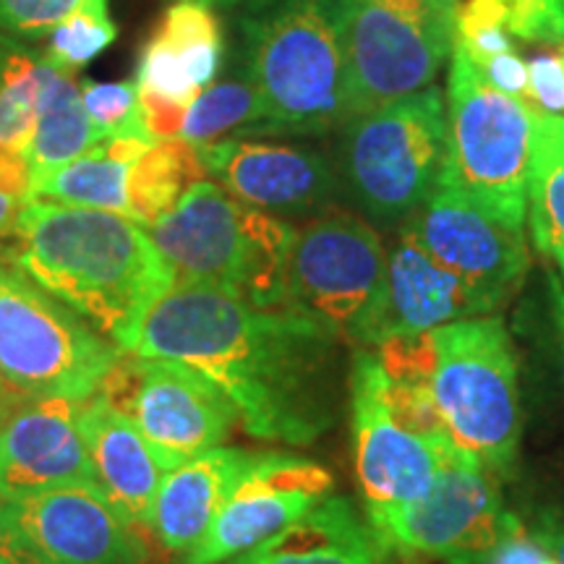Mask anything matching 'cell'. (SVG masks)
Wrapping results in <instances>:
<instances>
[{
  "label": "cell",
  "instance_id": "obj_1",
  "mask_svg": "<svg viewBox=\"0 0 564 564\" xmlns=\"http://www.w3.org/2000/svg\"><path fill=\"white\" fill-rule=\"evenodd\" d=\"M335 345L327 329L291 308L175 282L131 352L192 366L230 400L246 434L312 444L335 421Z\"/></svg>",
  "mask_w": 564,
  "mask_h": 564
},
{
  "label": "cell",
  "instance_id": "obj_2",
  "mask_svg": "<svg viewBox=\"0 0 564 564\" xmlns=\"http://www.w3.org/2000/svg\"><path fill=\"white\" fill-rule=\"evenodd\" d=\"M3 262L131 352L141 324L175 285L144 225L123 215L30 199Z\"/></svg>",
  "mask_w": 564,
  "mask_h": 564
},
{
  "label": "cell",
  "instance_id": "obj_3",
  "mask_svg": "<svg viewBox=\"0 0 564 564\" xmlns=\"http://www.w3.org/2000/svg\"><path fill=\"white\" fill-rule=\"evenodd\" d=\"M241 30L246 79L264 108L253 133L322 137L345 123L340 0H259Z\"/></svg>",
  "mask_w": 564,
  "mask_h": 564
},
{
  "label": "cell",
  "instance_id": "obj_4",
  "mask_svg": "<svg viewBox=\"0 0 564 564\" xmlns=\"http://www.w3.org/2000/svg\"><path fill=\"white\" fill-rule=\"evenodd\" d=\"M175 280L209 285L262 308H288V259L295 228L204 178L152 223Z\"/></svg>",
  "mask_w": 564,
  "mask_h": 564
},
{
  "label": "cell",
  "instance_id": "obj_5",
  "mask_svg": "<svg viewBox=\"0 0 564 564\" xmlns=\"http://www.w3.org/2000/svg\"><path fill=\"white\" fill-rule=\"evenodd\" d=\"M429 398L447 440L481 460L494 476L518 460L520 411L518 352L499 316H476L432 329Z\"/></svg>",
  "mask_w": 564,
  "mask_h": 564
},
{
  "label": "cell",
  "instance_id": "obj_6",
  "mask_svg": "<svg viewBox=\"0 0 564 564\" xmlns=\"http://www.w3.org/2000/svg\"><path fill=\"white\" fill-rule=\"evenodd\" d=\"M531 173V105L494 89L460 47L447 79V154L440 181L491 220L523 232Z\"/></svg>",
  "mask_w": 564,
  "mask_h": 564
},
{
  "label": "cell",
  "instance_id": "obj_7",
  "mask_svg": "<svg viewBox=\"0 0 564 564\" xmlns=\"http://www.w3.org/2000/svg\"><path fill=\"white\" fill-rule=\"evenodd\" d=\"M447 154V97L436 87L345 123V186L364 217L403 228L434 194Z\"/></svg>",
  "mask_w": 564,
  "mask_h": 564
},
{
  "label": "cell",
  "instance_id": "obj_8",
  "mask_svg": "<svg viewBox=\"0 0 564 564\" xmlns=\"http://www.w3.org/2000/svg\"><path fill=\"white\" fill-rule=\"evenodd\" d=\"M460 0H340L345 123L434 87Z\"/></svg>",
  "mask_w": 564,
  "mask_h": 564
},
{
  "label": "cell",
  "instance_id": "obj_9",
  "mask_svg": "<svg viewBox=\"0 0 564 564\" xmlns=\"http://www.w3.org/2000/svg\"><path fill=\"white\" fill-rule=\"evenodd\" d=\"M121 348L17 267L0 262V379L26 398L89 400Z\"/></svg>",
  "mask_w": 564,
  "mask_h": 564
},
{
  "label": "cell",
  "instance_id": "obj_10",
  "mask_svg": "<svg viewBox=\"0 0 564 564\" xmlns=\"http://www.w3.org/2000/svg\"><path fill=\"white\" fill-rule=\"evenodd\" d=\"M95 394L139 429L165 470L220 447L238 423L236 408L207 377L167 358L123 350Z\"/></svg>",
  "mask_w": 564,
  "mask_h": 564
},
{
  "label": "cell",
  "instance_id": "obj_11",
  "mask_svg": "<svg viewBox=\"0 0 564 564\" xmlns=\"http://www.w3.org/2000/svg\"><path fill=\"white\" fill-rule=\"evenodd\" d=\"M350 421L366 518L411 505L432 489L455 453L447 436L426 434L400 415L390 382L371 348H358L350 369Z\"/></svg>",
  "mask_w": 564,
  "mask_h": 564
},
{
  "label": "cell",
  "instance_id": "obj_12",
  "mask_svg": "<svg viewBox=\"0 0 564 564\" xmlns=\"http://www.w3.org/2000/svg\"><path fill=\"white\" fill-rule=\"evenodd\" d=\"M387 249L361 215L329 209L295 230L288 259V308L335 340H348L377 293Z\"/></svg>",
  "mask_w": 564,
  "mask_h": 564
},
{
  "label": "cell",
  "instance_id": "obj_13",
  "mask_svg": "<svg viewBox=\"0 0 564 564\" xmlns=\"http://www.w3.org/2000/svg\"><path fill=\"white\" fill-rule=\"evenodd\" d=\"M3 564H141L139 535L97 484L0 502Z\"/></svg>",
  "mask_w": 564,
  "mask_h": 564
},
{
  "label": "cell",
  "instance_id": "obj_14",
  "mask_svg": "<svg viewBox=\"0 0 564 564\" xmlns=\"http://www.w3.org/2000/svg\"><path fill=\"white\" fill-rule=\"evenodd\" d=\"M507 518L491 470L455 449L421 499L366 520L387 549L455 564L497 544Z\"/></svg>",
  "mask_w": 564,
  "mask_h": 564
},
{
  "label": "cell",
  "instance_id": "obj_15",
  "mask_svg": "<svg viewBox=\"0 0 564 564\" xmlns=\"http://www.w3.org/2000/svg\"><path fill=\"white\" fill-rule=\"evenodd\" d=\"M400 232L460 278L491 314L523 288L531 267L525 232L491 220L468 196L442 181Z\"/></svg>",
  "mask_w": 564,
  "mask_h": 564
},
{
  "label": "cell",
  "instance_id": "obj_16",
  "mask_svg": "<svg viewBox=\"0 0 564 564\" xmlns=\"http://www.w3.org/2000/svg\"><path fill=\"white\" fill-rule=\"evenodd\" d=\"M333 486V474L308 457L259 453L183 564H223L249 552L322 505Z\"/></svg>",
  "mask_w": 564,
  "mask_h": 564
},
{
  "label": "cell",
  "instance_id": "obj_17",
  "mask_svg": "<svg viewBox=\"0 0 564 564\" xmlns=\"http://www.w3.org/2000/svg\"><path fill=\"white\" fill-rule=\"evenodd\" d=\"M494 316L491 308L460 278L436 264L413 238H400L387 251V264L377 293L350 343L358 348H379L403 335H421L447 324Z\"/></svg>",
  "mask_w": 564,
  "mask_h": 564
},
{
  "label": "cell",
  "instance_id": "obj_18",
  "mask_svg": "<svg viewBox=\"0 0 564 564\" xmlns=\"http://www.w3.org/2000/svg\"><path fill=\"white\" fill-rule=\"evenodd\" d=\"M84 400L21 398L0 423V502L97 484L82 434Z\"/></svg>",
  "mask_w": 564,
  "mask_h": 564
},
{
  "label": "cell",
  "instance_id": "obj_19",
  "mask_svg": "<svg viewBox=\"0 0 564 564\" xmlns=\"http://www.w3.org/2000/svg\"><path fill=\"white\" fill-rule=\"evenodd\" d=\"M215 183L274 217H308L329 212L337 178L324 154L295 144L230 137L199 147Z\"/></svg>",
  "mask_w": 564,
  "mask_h": 564
},
{
  "label": "cell",
  "instance_id": "obj_20",
  "mask_svg": "<svg viewBox=\"0 0 564 564\" xmlns=\"http://www.w3.org/2000/svg\"><path fill=\"white\" fill-rule=\"evenodd\" d=\"M225 61V32L215 9L199 0H173L141 47L137 87L192 105L215 84Z\"/></svg>",
  "mask_w": 564,
  "mask_h": 564
},
{
  "label": "cell",
  "instance_id": "obj_21",
  "mask_svg": "<svg viewBox=\"0 0 564 564\" xmlns=\"http://www.w3.org/2000/svg\"><path fill=\"white\" fill-rule=\"evenodd\" d=\"M82 434L95 465L97 486L108 502L131 528H150L154 499L167 470L139 429L100 394H91L82 408Z\"/></svg>",
  "mask_w": 564,
  "mask_h": 564
},
{
  "label": "cell",
  "instance_id": "obj_22",
  "mask_svg": "<svg viewBox=\"0 0 564 564\" xmlns=\"http://www.w3.org/2000/svg\"><path fill=\"white\" fill-rule=\"evenodd\" d=\"M259 453L215 447L162 478L150 528L167 552L188 554L215 523L228 497Z\"/></svg>",
  "mask_w": 564,
  "mask_h": 564
},
{
  "label": "cell",
  "instance_id": "obj_23",
  "mask_svg": "<svg viewBox=\"0 0 564 564\" xmlns=\"http://www.w3.org/2000/svg\"><path fill=\"white\" fill-rule=\"evenodd\" d=\"M387 552L348 497H327L293 525L223 564H382Z\"/></svg>",
  "mask_w": 564,
  "mask_h": 564
},
{
  "label": "cell",
  "instance_id": "obj_24",
  "mask_svg": "<svg viewBox=\"0 0 564 564\" xmlns=\"http://www.w3.org/2000/svg\"><path fill=\"white\" fill-rule=\"evenodd\" d=\"M100 141L102 133L89 121L74 70L53 66L42 55L37 66V112L32 141L26 147L32 173L66 165Z\"/></svg>",
  "mask_w": 564,
  "mask_h": 564
},
{
  "label": "cell",
  "instance_id": "obj_25",
  "mask_svg": "<svg viewBox=\"0 0 564 564\" xmlns=\"http://www.w3.org/2000/svg\"><path fill=\"white\" fill-rule=\"evenodd\" d=\"M131 167L129 162L112 158L108 147L100 141L66 165L32 173V199L112 212V215H123L131 220Z\"/></svg>",
  "mask_w": 564,
  "mask_h": 564
},
{
  "label": "cell",
  "instance_id": "obj_26",
  "mask_svg": "<svg viewBox=\"0 0 564 564\" xmlns=\"http://www.w3.org/2000/svg\"><path fill=\"white\" fill-rule=\"evenodd\" d=\"M528 223L535 251L552 253L564 241V116L531 108Z\"/></svg>",
  "mask_w": 564,
  "mask_h": 564
},
{
  "label": "cell",
  "instance_id": "obj_27",
  "mask_svg": "<svg viewBox=\"0 0 564 564\" xmlns=\"http://www.w3.org/2000/svg\"><path fill=\"white\" fill-rule=\"evenodd\" d=\"M535 42H552V37L531 0H465L457 6L455 47L474 66Z\"/></svg>",
  "mask_w": 564,
  "mask_h": 564
},
{
  "label": "cell",
  "instance_id": "obj_28",
  "mask_svg": "<svg viewBox=\"0 0 564 564\" xmlns=\"http://www.w3.org/2000/svg\"><path fill=\"white\" fill-rule=\"evenodd\" d=\"M209 178L199 147L183 139L152 144L131 167V220L150 228L175 207L194 183Z\"/></svg>",
  "mask_w": 564,
  "mask_h": 564
},
{
  "label": "cell",
  "instance_id": "obj_29",
  "mask_svg": "<svg viewBox=\"0 0 564 564\" xmlns=\"http://www.w3.org/2000/svg\"><path fill=\"white\" fill-rule=\"evenodd\" d=\"M264 123V108L249 79H223L209 84L192 102L181 139L194 147H207L249 133Z\"/></svg>",
  "mask_w": 564,
  "mask_h": 564
},
{
  "label": "cell",
  "instance_id": "obj_30",
  "mask_svg": "<svg viewBox=\"0 0 564 564\" xmlns=\"http://www.w3.org/2000/svg\"><path fill=\"white\" fill-rule=\"evenodd\" d=\"M42 55L0 40V144L26 154L37 112V66Z\"/></svg>",
  "mask_w": 564,
  "mask_h": 564
},
{
  "label": "cell",
  "instance_id": "obj_31",
  "mask_svg": "<svg viewBox=\"0 0 564 564\" xmlns=\"http://www.w3.org/2000/svg\"><path fill=\"white\" fill-rule=\"evenodd\" d=\"M118 37L110 11H82L63 21L51 32L45 61L53 66L76 70L100 58Z\"/></svg>",
  "mask_w": 564,
  "mask_h": 564
},
{
  "label": "cell",
  "instance_id": "obj_32",
  "mask_svg": "<svg viewBox=\"0 0 564 564\" xmlns=\"http://www.w3.org/2000/svg\"><path fill=\"white\" fill-rule=\"evenodd\" d=\"M110 0H0V32L45 37L82 11H108Z\"/></svg>",
  "mask_w": 564,
  "mask_h": 564
},
{
  "label": "cell",
  "instance_id": "obj_33",
  "mask_svg": "<svg viewBox=\"0 0 564 564\" xmlns=\"http://www.w3.org/2000/svg\"><path fill=\"white\" fill-rule=\"evenodd\" d=\"M82 102L89 121L105 137H116L137 129L139 91L133 82H82ZM141 133V131H139Z\"/></svg>",
  "mask_w": 564,
  "mask_h": 564
},
{
  "label": "cell",
  "instance_id": "obj_34",
  "mask_svg": "<svg viewBox=\"0 0 564 564\" xmlns=\"http://www.w3.org/2000/svg\"><path fill=\"white\" fill-rule=\"evenodd\" d=\"M528 105L541 112L564 116V42H535L528 58Z\"/></svg>",
  "mask_w": 564,
  "mask_h": 564
},
{
  "label": "cell",
  "instance_id": "obj_35",
  "mask_svg": "<svg viewBox=\"0 0 564 564\" xmlns=\"http://www.w3.org/2000/svg\"><path fill=\"white\" fill-rule=\"evenodd\" d=\"M32 199V165L26 154L0 144V243L17 230L21 212Z\"/></svg>",
  "mask_w": 564,
  "mask_h": 564
},
{
  "label": "cell",
  "instance_id": "obj_36",
  "mask_svg": "<svg viewBox=\"0 0 564 564\" xmlns=\"http://www.w3.org/2000/svg\"><path fill=\"white\" fill-rule=\"evenodd\" d=\"M137 91H139L137 129L141 131V137L150 141V144L181 139L183 126H186L188 108H192V105L171 100V97H162L152 89L137 87Z\"/></svg>",
  "mask_w": 564,
  "mask_h": 564
},
{
  "label": "cell",
  "instance_id": "obj_37",
  "mask_svg": "<svg viewBox=\"0 0 564 564\" xmlns=\"http://www.w3.org/2000/svg\"><path fill=\"white\" fill-rule=\"evenodd\" d=\"M544 560L546 549L541 546V541L528 533L525 525L510 512L497 544L481 554L468 556V560L455 564H544Z\"/></svg>",
  "mask_w": 564,
  "mask_h": 564
},
{
  "label": "cell",
  "instance_id": "obj_38",
  "mask_svg": "<svg viewBox=\"0 0 564 564\" xmlns=\"http://www.w3.org/2000/svg\"><path fill=\"white\" fill-rule=\"evenodd\" d=\"M476 70L491 84L494 89L505 91V95H510V97H514V100L528 105V91H531V84H528V61L523 58V53L520 51L497 55V58L476 66Z\"/></svg>",
  "mask_w": 564,
  "mask_h": 564
},
{
  "label": "cell",
  "instance_id": "obj_39",
  "mask_svg": "<svg viewBox=\"0 0 564 564\" xmlns=\"http://www.w3.org/2000/svg\"><path fill=\"white\" fill-rule=\"evenodd\" d=\"M544 19L552 42H564V0H531Z\"/></svg>",
  "mask_w": 564,
  "mask_h": 564
},
{
  "label": "cell",
  "instance_id": "obj_40",
  "mask_svg": "<svg viewBox=\"0 0 564 564\" xmlns=\"http://www.w3.org/2000/svg\"><path fill=\"white\" fill-rule=\"evenodd\" d=\"M549 291H552L554 322H556V333H560V343H562V369H564V285L554 272H549Z\"/></svg>",
  "mask_w": 564,
  "mask_h": 564
},
{
  "label": "cell",
  "instance_id": "obj_41",
  "mask_svg": "<svg viewBox=\"0 0 564 564\" xmlns=\"http://www.w3.org/2000/svg\"><path fill=\"white\" fill-rule=\"evenodd\" d=\"M535 539L541 541V546L552 554V560L556 564H564V523H554L549 525L544 533H539Z\"/></svg>",
  "mask_w": 564,
  "mask_h": 564
},
{
  "label": "cell",
  "instance_id": "obj_42",
  "mask_svg": "<svg viewBox=\"0 0 564 564\" xmlns=\"http://www.w3.org/2000/svg\"><path fill=\"white\" fill-rule=\"evenodd\" d=\"M21 398H26V394H21V392H17L13 390L11 384H6L3 379H0V423H3V419L6 415H9V411L13 405L19 403Z\"/></svg>",
  "mask_w": 564,
  "mask_h": 564
},
{
  "label": "cell",
  "instance_id": "obj_43",
  "mask_svg": "<svg viewBox=\"0 0 564 564\" xmlns=\"http://www.w3.org/2000/svg\"><path fill=\"white\" fill-rule=\"evenodd\" d=\"M199 3L209 6V9H230V6H238V3H246V0H199Z\"/></svg>",
  "mask_w": 564,
  "mask_h": 564
},
{
  "label": "cell",
  "instance_id": "obj_44",
  "mask_svg": "<svg viewBox=\"0 0 564 564\" xmlns=\"http://www.w3.org/2000/svg\"><path fill=\"white\" fill-rule=\"evenodd\" d=\"M549 257L554 259L556 262V267H560V272H562V278H564V241L562 243H556L554 249H552V253H549Z\"/></svg>",
  "mask_w": 564,
  "mask_h": 564
},
{
  "label": "cell",
  "instance_id": "obj_45",
  "mask_svg": "<svg viewBox=\"0 0 564 564\" xmlns=\"http://www.w3.org/2000/svg\"><path fill=\"white\" fill-rule=\"evenodd\" d=\"M544 564H556V562L552 560V554H549V552H546V560H544Z\"/></svg>",
  "mask_w": 564,
  "mask_h": 564
},
{
  "label": "cell",
  "instance_id": "obj_46",
  "mask_svg": "<svg viewBox=\"0 0 564 564\" xmlns=\"http://www.w3.org/2000/svg\"><path fill=\"white\" fill-rule=\"evenodd\" d=\"M382 564H394V562H390V560H384V562H382Z\"/></svg>",
  "mask_w": 564,
  "mask_h": 564
},
{
  "label": "cell",
  "instance_id": "obj_47",
  "mask_svg": "<svg viewBox=\"0 0 564 564\" xmlns=\"http://www.w3.org/2000/svg\"><path fill=\"white\" fill-rule=\"evenodd\" d=\"M0 564H3V562H0Z\"/></svg>",
  "mask_w": 564,
  "mask_h": 564
}]
</instances>
